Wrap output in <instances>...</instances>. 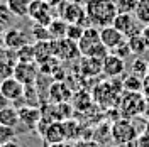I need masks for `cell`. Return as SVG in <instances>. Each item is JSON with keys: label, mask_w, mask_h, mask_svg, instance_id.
I'll return each instance as SVG.
<instances>
[{"label": "cell", "mask_w": 149, "mask_h": 147, "mask_svg": "<svg viewBox=\"0 0 149 147\" xmlns=\"http://www.w3.org/2000/svg\"><path fill=\"white\" fill-rule=\"evenodd\" d=\"M66 31H68V22L63 20L59 17H54L49 24H47V32H49V37L53 41H58V39H63L66 37Z\"/></svg>", "instance_id": "obj_20"}, {"label": "cell", "mask_w": 149, "mask_h": 147, "mask_svg": "<svg viewBox=\"0 0 149 147\" xmlns=\"http://www.w3.org/2000/svg\"><path fill=\"white\" fill-rule=\"evenodd\" d=\"M27 17L34 22V24H41V26H47L53 19V5L47 0H32L29 5V14Z\"/></svg>", "instance_id": "obj_4"}, {"label": "cell", "mask_w": 149, "mask_h": 147, "mask_svg": "<svg viewBox=\"0 0 149 147\" xmlns=\"http://www.w3.org/2000/svg\"><path fill=\"white\" fill-rule=\"evenodd\" d=\"M85 12L90 24L98 29L112 26L113 19L119 14L113 0H88L85 3Z\"/></svg>", "instance_id": "obj_1"}, {"label": "cell", "mask_w": 149, "mask_h": 147, "mask_svg": "<svg viewBox=\"0 0 149 147\" xmlns=\"http://www.w3.org/2000/svg\"><path fill=\"white\" fill-rule=\"evenodd\" d=\"M15 53H17V61H26V63L36 61V58H34V44H26V46L19 47Z\"/></svg>", "instance_id": "obj_25"}, {"label": "cell", "mask_w": 149, "mask_h": 147, "mask_svg": "<svg viewBox=\"0 0 149 147\" xmlns=\"http://www.w3.org/2000/svg\"><path fill=\"white\" fill-rule=\"evenodd\" d=\"M54 58L58 61H73L80 59L81 53L78 49V42H74L68 37L54 41Z\"/></svg>", "instance_id": "obj_6"}, {"label": "cell", "mask_w": 149, "mask_h": 147, "mask_svg": "<svg viewBox=\"0 0 149 147\" xmlns=\"http://www.w3.org/2000/svg\"><path fill=\"white\" fill-rule=\"evenodd\" d=\"M32 0H7V7L9 10L12 12L14 17H19V19H24L27 17L29 14V5H31Z\"/></svg>", "instance_id": "obj_22"}, {"label": "cell", "mask_w": 149, "mask_h": 147, "mask_svg": "<svg viewBox=\"0 0 149 147\" xmlns=\"http://www.w3.org/2000/svg\"><path fill=\"white\" fill-rule=\"evenodd\" d=\"M9 105H10V100L2 92H0V110H2V108H5V107H9Z\"/></svg>", "instance_id": "obj_34"}, {"label": "cell", "mask_w": 149, "mask_h": 147, "mask_svg": "<svg viewBox=\"0 0 149 147\" xmlns=\"http://www.w3.org/2000/svg\"><path fill=\"white\" fill-rule=\"evenodd\" d=\"M32 36L36 41H46V39H51L49 37V32H47V26H41V24H34L32 29H31Z\"/></svg>", "instance_id": "obj_31"}, {"label": "cell", "mask_w": 149, "mask_h": 147, "mask_svg": "<svg viewBox=\"0 0 149 147\" xmlns=\"http://www.w3.org/2000/svg\"><path fill=\"white\" fill-rule=\"evenodd\" d=\"M141 34H142L144 41H146V44H148V49H149V26H144V27L141 29Z\"/></svg>", "instance_id": "obj_35"}, {"label": "cell", "mask_w": 149, "mask_h": 147, "mask_svg": "<svg viewBox=\"0 0 149 147\" xmlns=\"http://www.w3.org/2000/svg\"><path fill=\"white\" fill-rule=\"evenodd\" d=\"M144 107H146V100L142 95H139V92H127L120 96V110L129 119L142 113Z\"/></svg>", "instance_id": "obj_5"}, {"label": "cell", "mask_w": 149, "mask_h": 147, "mask_svg": "<svg viewBox=\"0 0 149 147\" xmlns=\"http://www.w3.org/2000/svg\"><path fill=\"white\" fill-rule=\"evenodd\" d=\"M73 146L74 147H102L97 140H95V139H83V137L78 139Z\"/></svg>", "instance_id": "obj_32"}, {"label": "cell", "mask_w": 149, "mask_h": 147, "mask_svg": "<svg viewBox=\"0 0 149 147\" xmlns=\"http://www.w3.org/2000/svg\"><path fill=\"white\" fill-rule=\"evenodd\" d=\"M34 58L37 63H46L54 58V41L46 39V41H36L34 42Z\"/></svg>", "instance_id": "obj_16"}, {"label": "cell", "mask_w": 149, "mask_h": 147, "mask_svg": "<svg viewBox=\"0 0 149 147\" xmlns=\"http://www.w3.org/2000/svg\"><path fill=\"white\" fill-rule=\"evenodd\" d=\"M142 85H144V81L141 80L139 76H136V74H129L124 80V83H122V86L127 92H141L142 90Z\"/></svg>", "instance_id": "obj_26"}, {"label": "cell", "mask_w": 149, "mask_h": 147, "mask_svg": "<svg viewBox=\"0 0 149 147\" xmlns=\"http://www.w3.org/2000/svg\"><path fill=\"white\" fill-rule=\"evenodd\" d=\"M19 120H20L22 125H26V129H29V130L36 129L39 125V122H41V110L37 107L24 105V107L19 108Z\"/></svg>", "instance_id": "obj_13"}, {"label": "cell", "mask_w": 149, "mask_h": 147, "mask_svg": "<svg viewBox=\"0 0 149 147\" xmlns=\"http://www.w3.org/2000/svg\"><path fill=\"white\" fill-rule=\"evenodd\" d=\"M58 14L68 24H81V20L88 19L86 17V12H85V5L83 3H78V2H73V0L71 2L66 0L65 3L59 7V12Z\"/></svg>", "instance_id": "obj_7"}, {"label": "cell", "mask_w": 149, "mask_h": 147, "mask_svg": "<svg viewBox=\"0 0 149 147\" xmlns=\"http://www.w3.org/2000/svg\"><path fill=\"white\" fill-rule=\"evenodd\" d=\"M125 39H127V44H129L132 54L141 56L144 51H148V44H146V41H144V37H142L141 32H137V34H134L130 37H125Z\"/></svg>", "instance_id": "obj_23"}, {"label": "cell", "mask_w": 149, "mask_h": 147, "mask_svg": "<svg viewBox=\"0 0 149 147\" xmlns=\"http://www.w3.org/2000/svg\"><path fill=\"white\" fill-rule=\"evenodd\" d=\"M124 69H125V63H124V59L119 58L117 54H109L103 58L102 61V73L105 76H109V78H117V76H120L124 73Z\"/></svg>", "instance_id": "obj_12"}, {"label": "cell", "mask_w": 149, "mask_h": 147, "mask_svg": "<svg viewBox=\"0 0 149 147\" xmlns=\"http://www.w3.org/2000/svg\"><path fill=\"white\" fill-rule=\"evenodd\" d=\"M110 137L117 144H130L137 137V130L129 119H119L110 125Z\"/></svg>", "instance_id": "obj_3"}, {"label": "cell", "mask_w": 149, "mask_h": 147, "mask_svg": "<svg viewBox=\"0 0 149 147\" xmlns=\"http://www.w3.org/2000/svg\"><path fill=\"white\" fill-rule=\"evenodd\" d=\"M0 83H2V78H0Z\"/></svg>", "instance_id": "obj_38"}, {"label": "cell", "mask_w": 149, "mask_h": 147, "mask_svg": "<svg viewBox=\"0 0 149 147\" xmlns=\"http://www.w3.org/2000/svg\"><path fill=\"white\" fill-rule=\"evenodd\" d=\"M148 69H149V64L142 59V58H136V59H134V64H132V74H136V76L142 78L144 74L148 73Z\"/></svg>", "instance_id": "obj_30"}, {"label": "cell", "mask_w": 149, "mask_h": 147, "mask_svg": "<svg viewBox=\"0 0 149 147\" xmlns=\"http://www.w3.org/2000/svg\"><path fill=\"white\" fill-rule=\"evenodd\" d=\"M93 98L100 105H107V98H109V101H110V105H112L113 100H119V92H117V88H113L112 83H102V85H98L95 88Z\"/></svg>", "instance_id": "obj_17"}, {"label": "cell", "mask_w": 149, "mask_h": 147, "mask_svg": "<svg viewBox=\"0 0 149 147\" xmlns=\"http://www.w3.org/2000/svg\"><path fill=\"white\" fill-rule=\"evenodd\" d=\"M26 44H29V37L26 34V31L19 27H12L7 32H3V46L17 51L19 47L26 46Z\"/></svg>", "instance_id": "obj_14"}, {"label": "cell", "mask_w": 149, "mask_h": 147, "mask_svg": "<svg viewBox=\"0 0 149 147\" xmlns=\"http://www.w3.org/2000/svg\"><path fill=\"white\" fill-rule=\"evenodd\" d=\"M49 98L53 103H66L71 98V92L63 81H56L49 88Z\"/></svg>", "instance_id": "obj_18"}, {"label": "cell", "mask_w": 149, "mask_h": 147, "mask_svg": "<svg viewBox=\"0 0 149 147\" xmlns=\"http://www.w3.org/2000/svg\"><path fill=\"white\" fill-rule=\"evenodd\" d=\"M112 26L117 31H120L125 37H130L134 34H137V32H141V24L134 14H125V12L117 14V17L113 19Z\"/></svg>", "instance_id": "obj_8"}, {"label": "cell", "mask_w": 149, "mask_h": 147, "mask_svg": "<svg viewBox=\"0 0 149 147\" xmlns=\"http://www.w3.org/2000/svg\"><path fill=\"white\" fill-rule=\"evenodd\" d=\"M37 74H39V68L36 66V61H32V63L17 61L12 76H15L24 86H27V85H34V83H36Z\"/></svg>", "instance_id": "obj_9"}, {"label": "cell", "mask_w": 149, "mask_h": 147, "mask_svg": "<svg viewBox=\"0 0 149 147\" xmlns=\"http://www.w3.org/2000/svg\"><path fill=\"white\" fill-rule=\"evenodd\" d=\"M17 64V53L15 49L7 46H0V78H9L14 74V68Z\"/></svg>", "instance_id": "obj_11"}, {"label": "cell", "mask_w": 149, "mask_h": 147, "mask_svg": "<svg viewBox=\"0 0 149 147\" xmlns=\"http://www.w3.org/2000/svg\"><path fill=\"white\" fill-rule=\"evenodd\" d=\"M0 147H24V146L19 142L17 139H14V140H10V142H7V144H3V146H0Z\"/></svg>", "instance_id": "obj_36"}, {"label": "cell", "mask_w": 149, "mask_h": 147, "mask_svg": "<svg viewBox=\"0 0 149 147\" xmlns=\"http://www.w3.org/2000/svg\"><path fill=\"white\" fill-rule=\"evenodd\" d=\"M102 61L103 59L81 56V58H80V69H81V74H85V76H95V74L102 73Z\"/></svg>", "instance_id": "obj_19"}, {"label": "cell", "mask_w": 149, "mask_h": 147, "mask_svg": "<svg viewBox=\"0 0 149 147\" xmlns=\"http://www.w3.org/2000/svg\"><path fill=\"white\" fill-rule=\"evenodd\" d=\"M113 2H115V5H117L119 14H120V12H125V14H134L136 5H137V2H139V0H113Z\"/></svg>", "instance_id": "obj_29"}, {"label": "cell", "mask_w": 149, "mask_h": 147, "mask_svg": "<svg viewBox=\"0 0 149 147\" xmlns=\"http://www.w3.org/2000/svg\"><path fill=\"white\" fill-rule=\"evenodd\" d=\"M14 139H17V130L14 129V127L0 123V146L7 144L10 140H14Z\"/></svg>", "instance_id": "obj_27"}, {"label": "cell", "mask_w": 149, "mask_h": 147, "mask_svg": "<svg viewBox=\"0 0 149 147\" xmlns=\"http://www.w3.org/2000/svg\"><path fill=\"white\" fill-rule=\"evenodd\" d=\"M78 49H80L81 56H86V58H97V59H103L105 56L110 53V51L102 44L100 29L95 27V26L85 27L83 36L80 37V41H78Z\"/></svg>", "instance_id": "obj_2"}, {"label": "cell", "mask_w": 149, "mask_h": 147, "mask_svg": "<svg viewBox=\"0 0 149 147\" xmlns=\"http://www.w3.org/2000/svg\"><path fill=\"white\" fill-rule=\"evenodd\" d=\"M24 85L19 81L15 76H9V78H3L0 83V92L3 93L7 98L10 100V103H17L19 100L24 98Z\"/></svg>", "instance_id": "obj_10"}, {"label": "cell", "mask_w": 149, "mask_h": 147, "mask_svg": "<svg viewBox=\"0 0 149 147\" xmlns=\"http://www.w3.org/2000/svg\"><path fill=\"white\" fill-rule=\"evenodd\" d=\"M47 147H74L70 140H63V142H53V144H49Z\"/></svg>", "instance_id": "obj_33"}, {"label": "cell", "mask_w": 149, "mask_h": 147, "mask_svg": "<svg viewBox=\"0 0 149 147\" xmlns=\"http://www.w3.org/2000/svg\"><path fill=\"white\" fill-rule=\"evenodd\" d=\"M134 15L139 20L141 26H149V0H139L137 2Z\"/></svg>", "instance_id": "obj_24"}, {"label": "cell", "mask_w": 149, "mask_h": 147, "mask_svg": "<svg viewBox=\"0 0 149 147\" xmlns=\"http://www.w3.org/2000/svg\"><path fill=\"white\" fill-rule=\"evenodd\" d=\"M83 31H85V26H81V24H68L66 37L71 39V41H74V42H78L80 37L83 36Z\"/></svg>", "instance_id": "obj_28"}, {"label": "cell", "mask_w": 149, "mask_h": 147, "mask_svg": "<svg viewBox=\"0 0 149 147\" xmlns=\"http://www.w3.org/2000/svg\"><path fill=\"white\" fill-rule=\"evenodd\" d=\"M112 147H120V146H119V144H117V146H112Z\"/></svg>", "instance_id": "obj_37"}, {"label": "cell", "mask_w": 149, "mask_h": 147, "mask_svg": "<svg viewBox=\"0 0 149 147\" xmlns=\"http://www.w3.org/2000/svg\"><path fill=\"white\" fill-rule=\"evenodd\" d=\"M100 39H102L103 46L107 47L109 51H112V49H115L119 44H122L125 41V36L122 34L120 31H117L113 26H107V27L100 29Z\"/></svg>", "instance_id": "obj_15"}, {"label": "cell", "mask_w": 149, "mask_h": 147, "mask_svg": "<svg viewBox=\"0 0 149 147\" xmlns=\"http://www.w3.org/2000/svg\"><path fill=\"white\" fill-rule=\"evenodd\" d=\"M0 123L17 129V125L20 123V120H19V108H17V107L9 105V107L2 108V110H0Z\"/></svg>", "instance_id": "obj_21"}]
</instances>
